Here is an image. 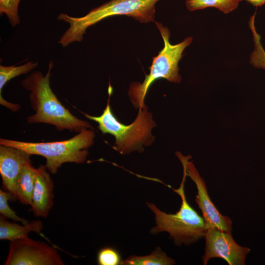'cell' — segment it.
Wrapping results in <instances>:
<instances>
[{
  "label": "cell",
  "instance_id": "cell-1",
  "mask_svg": "<svg viewBox=\"0 0 265 265\" xmlns=\"http://www.w3.org/2000/svg\"><path fill=\"white\" fill-rule=\"evenodd\" d=\"M53 67V62L51 60L45 76L40 71H36L21 82L22 87L30 92V104L35 112L27 117V122L49 124L59 131L67 130L78 133L83 128L94 130L90 123L73 115L52 91L50 79Z\"/></svg>",
  "mask_w": 265,
  "mask_h": 265
},
{
  "label": "cell",
  "instance_id": "cell-2",
  "mask_svg": "<svg viewBox=\"0 0 265 265\" xmlns=\"http://www.w3.org/2000/svg\"><path fill=\"white\" fill-rule=\"evenodd\" d=\"M159 0H110L92 9L82 17H73L60 13L57 19L70 26L57 43L66 47L73 42H81L88 27L111 16L126 15L141 23L155 22V5Z\"/></svg>",
  "mask_w": 265,
  "mask_h": 265
},
{
  "label": "cell",
  "instance_id": "cell-3",
  "mask_svg": "<svg viewBox=\"0 0 265 265\" xmlns=\"http://www.w3.org/2000/svg\"><path fill=\"white\" fill-rule=\"evenodd\" d=\"M109 98L102 114L94 116L82 112L86 118L98 124V129L103 134L109 133L114 136L113 148L121 154H128L137 151L141 153L143 146L152 144L155 137L152 134L153 128L156 126L152 113L145 106L139 110L137 116L131 124L126 125L120 122L114 115L109 105L111 88H108Z\"/></svg>",
  "mask_w": 265,
  "mask_h": 265
},
{
  "label": "cell",
  "instance_id": "cell-4",
  "mask_svg": "<svg viewBox=\"0 0 265 265\" xmlns=\"http://www.w3.org/2000/svg\"><path fill=\"white\" fill-rule=\"evenodd\" d=\"M95 132L83 128L73 137L66 140L49 142H28L0 138V144L11 146L29 153L44 157L45 166L52 174L66 162L78 164L85 161L88 148L93 145Z\"/></svg>",
  "mask_w": 265,
  "mask_h": 265
},
{
  "label": "cell",
  "instance_id": "cell-5",
  "mask_svg": "<svg viewBox=\"0 0 265 265\" xmlns=\"http://www.w3.org/2000/svg\"><path fill=\"white\" fill-rule=\"evenodd\" d=\"M187 176L183 168V177L178 189H173L181 198V206L174 214L167 213L161 211L152 203L147 205L154 213L156 225L151 230L152 234L166 232L175 243L181 245L194 243L205 237L207 229L204 218L189 205L184 190L185 182Z\"/></svg>",
  "mask_w": 265,
  "mask_h": 265
},
{
  "label": "cell",
  "instance_id": "cell-6",
  "mask_svg": "<svg viewBox=\"0 0 265 265\" xmlns=\"http://www.w3.org/2000/svg\"><path fill=\"white\" fill-rule=\"evenodd\" d=\"M164 42V47L157 56L153 58L149 67L150 73L145 75L142 83L133 82L129 87L128 95L133 106L141 109L145 106V96L152 83L159 79H165L170 82L179 83L181 77L179 72L178 63L185 49L191 43L192 37L185 38L175 45L170 43V31L161 23L155 22Z\"/></svg>",
  "mask_w": 265,
  "mask_h": 265
},
{
  "label": "cell",
  "instance_id": "cell-7",
  "mask_svg": "<svg viewBox=\"0 0 265 265\" xmlns=\"http://www.w3.org/2000/svg\"><path fill=\"white\" fill-rule=\"evenodd\" d=\"M5 265H63L60 255L44 242L26 237L12 240Z\"/></svg>",
  "mask_w": 265,
  "mask_h": 265
},
{
  "label": "cell",
  "instance_id": "cell-8",
  "mask_svg": "<svg viewBox=\"0 0 265 265\" xmlns=\"http://www.w3.org/2000/svg\"><path fill=\"white\" fill-rule=\"evenodd\" d=\"M176 155L181 161L187 176L190 178L195 184L197 193L195 200L202 212L206 229L216 228L231 232V219L221 214L212 202L204 180L199 175L192 162L188 161L191 157L184 156L180 152L176 153Z\"/></svg>",
  "mask_w": 265,
  "mask_h": 265
},
{
  "label": "cell",
  "instance_id": "cell-9",
  "mask_svg": "<svg viewBox=\"0 0 265 265\" xmlns=\"http://www.w3.org/2000/svg\"><path fill=\"white\" fill-rule=\"evenodd\" d=\"M206 239L205 253L202 257L204 265L214 258L225 260L229 265H244L250 249L237 243L231 232L216 228L207 229L204 237Z\"/></svg>",
  "mask_w": 265,
  "mask_h": 265
},
{
  "label": "cell",
  "instance_id": "cell-10",
  "mask_svg": "<svg viewBox=\"0 0 265 265\" xmlns=\"http://www.w3.org/2000/svg\"><path fill=\"white\" fill-rule=\"evenodd\" d=\"M31 155L21 149L0 145V174L3 187L16 198L15 185L24 167L31 162Z\"/></svg>",
  "mask_w": 265,
  "mask_h": 265
},
{
  "label": "cell",
  "instance_id": "cell-11",
  "mask_svg": "<svg viewBox=\"0 0 265 265\" xmlns=\"http://www.w3.org/2000/svg\"><path fill=\"white\" fill-rule=\"evenodd\" d=\"M45 165L36 168L31 209L35 216L46 217L53 205V182Z\"/></svg>",
  "mask_w": 265,
  "mask_h": 265
},
{
  "label": "cell",
  "instance_id": "cell-12",
  "mask_svg": "<svg viewBox=\"0 0 265 265\" xmlns=\"http://www.w3.org/2000/svg\"><path fill=\"white\" fill-rule=\"evenodd\" d=\"M43 226L40 220H33L26 224L20 225L9 222L3 216L0 217V239L12 240L28 236L34 232L40 234Z\"/></svg>",
  "mask_w": 265,
  "mask_h": 265
},
{
  "label": "cell",
  "instance_id": "cell-13",
  "mask_svg": "<svg viewBox=\"0 0 265 265\" xmlns=\"http://www.w3.org/2000/svg\"><path fill=\"white\" fill-rule=\"evenodd\" d=\"M36 168L26 164L19 174L15 185L16 198L24 205H31Z\"/></svg>",
  "mask_w": 265,
  "mask_h": 265
},
{
  "label": "cell",
  "instance_id": "cell-14",
  "mask_svg": "<svg viewBox=\"0 0 265 265\" xmlns=\"http://www.w3.org/2000/svg\"><path fill=\"white\" fill-rule=\"evenodd\" d=\"M175 264L174 259L167 256L160 247H157L150 255L138 256L131 255L122 261L123 265H172Z\"/></svg>",
  "mask_w": 265,
  "mask_h": 265
},
{
  "label": "cell",
  "instance_id": "cell-15",
  "mask_svg": "<svg viewBox=\"0 0 265 265\" xmlns=\"http://www.w3.org/2000/svg\"><path fill=\"white\" fill-rule=\"evenodd\" d=\"M242 0H186V5L190 11L207 7H214L225 14L235 10Z\"/></svg>",
  "mask_w": 265,
  "mask_h": 265
},
{
  "label": "cell",
  "instance_id": "cell-16",
  "mask_svg": "<svg viewBox=\"0 0 265 265\" xmlns=\"http://www.w3.org/2000/svg\"><path fill=\"white\" fill-rule=\"evenodd\" d=\"M38 65V61H29L23 65L18 66L0 65V103L5 101L1 96L2 89L5 84L14 78L30 72Z\"/></svg>",
  "mask_w": 265,
  "mask_h": 265
},
{
  "label": "cell",
  "instance_id": "cell-17",
  "mask_svg": "<svg viewBox=\"0 0 265 265\" xmlns=\"http://www.w3.org/2000/svg\"><path fill=\"white\" fill-rule=\"evenodd\" d=\"M255 16L256 12L250 17L248 22L249 28L252 33L254 45V49L250 55V63L256 68L265 70V51L261 42V36L256 29Z\"/></svg>",
  "mask_w": 265,
  "mask_h": 265
},
{
  "label": "cell",
  "instance_id": "cell-18",
  "mask_svg": "<svg viewBox=\"0 0 265 265\" xmlns=\"http://www.w3.org/2000/svg\"><path fill=\"white\" fill-rule=\"evenodd\" d=\"M21 0H0V14L4 13L9 23L15 27L20 23L18 14V6Z\"/></svg>",
  "mask_w": 265,
  "mask_h": 265
},
{
  "label": "cell",
  "instance_id": "cell-19",
  "mask_svg": "<svg viewBox=\"0 0 265 265\" xmlns=\"http://www.w3.org/2000/svg\"><path fill=\"white\" fill-rule=\"evenodd\" d=\"M13 196L10 192L0 189V213L1 215L5 218L11 219L15 221L20 222L23 224L28 223L29 222L28 220L17 215L15 212L9 206L8 201Z\"/></svg>",
  "mask_w": 265,
  "mask_h": 265
},
{
  "label": "cell",
  "instance_id": "cell-20",
  "mask_svg": "<svg viewBox=\"0 0 265 265\" xmlns=\"http://www.w3.org/2000/svg\"><path fill=\"white\" fill-rule=\"evenodd\" d=\"M97 262L100 265H121L119 253L114 248L106 247L101 249L98 253Z\"/></svg>",
  "mask_w": 265,
  "mask_h": 265
},
{
  "label": "cell",
  "instance_id": "cell-21",
  "mask_svg": "<svg viewBox=\"0 0 265 265\" xmlns=\"http://www.w3.org/2000/svg\"><path fill=\"white\" fill-rule=\"evenodd\" d=\"M254 6H261L265 3V0H245Z\"/></svg>",
  "mask_w": 265,
  "mask_h": 265
}]
</instances>
